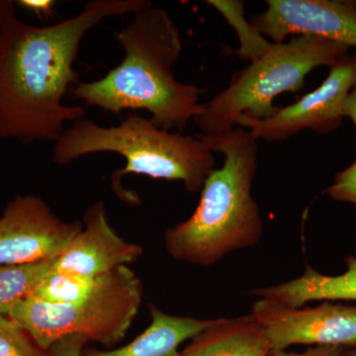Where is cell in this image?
<instances>
[{
	"mask_svg": "<svg viewBox=\"0 0 356 356\" xmlns=\"http://www.w3.org/2000/svg\"><path fill=\"white\" fill-rule=\"evenodd\" d=\"M147 0H93L55 24H28L13 17L0 41V142H54L65 122L83 118V106L64 104L79 83L74 70L86 34L102 21L135 14Z\"/></svg>",
	"mask_w": 356,
	"mask_h": 356,
	"instance_id": "obj_1",
	"label": "cell"
},
{
	"mask_svg": "<svg viewBox=\"0 0 356 356\" xmlns=\"http://www.w3.org/2000/svg\"><path fill=\"white\" fill-rule=\"evenodd\" d=\"M115 38L124 50L120 64L97 81L74 84V97L115 115L145 110L156 126L170 132H181L202 113L199 99L205 90L180 83L173 74L182 39L168 11L153 6L140 9Z\"/></svg>",
	"mask_w": 356,
	"mask_h": 356,
	"instance_id": "obj_2",
	"label": "cell"
},
{
	"mask_svg": "<svg viewBox=\"0 0 356 356\" xmlns=\"http://www.w3.org/2000/svg\"><path fill=\"white\" fill-rule=\"evenodd\" d=\"M197 136L215 154L224 156V165L206 178L193 214L166 229L165 245L177 261L209 266L261 242L264 221L252 194L257 140L242 127L218 137Z\"/></svg>",
	"mask_w": 356,
	"mask_h": 356,
	"instance_id": "obj_3",
	"label": "cell"
},
{
	"mask_svg": "<svg viewBox=\"0 0 356 356\" xmlns=\"http://www.w3.org/2000/svg\"><path fill=\"white\" fill-rule=\"evenodd\" d=\"M98 153H114L125 159V168L115 172L117 181L134 173L181 181L191 193L202 189L216 165L214 152L198 136L163 130L151 118L136 113H128L116 127H103L90 119L72 122L54 145L53 161L67 165Z\"/></svg>",
	"mask_w": 356,
	"mask_h": 356,
	"instance_id": "obj_4",
	"label": "cell"
},
{
	"mask_svg": "<svg viewBox=\"0 0 356 356\" xmlns=\"http://www.w3.org/2000/svg\"><path fill=\"white\" fill-rule=\"evenodd\" d=\"M350 47L314 36L293 37L271 44L261 58L232 77L228 88L204 104L196 117L198 135L218 137L234 130L240 117L266 119L276 113L273 100L286 92H297L316 67H332L348 55Z\"/></svg>",
	"mask_w": 356,
	"mask_h": 356,
	"instance_id": "obj_5",
	"label": "cell"
},
{
	"mask_svg": "<svg viewBox=\"0 0 356 356\" xmlns=\"http://www.w3.org/2000/svg\"><path fill=\"white\" fill-rule=\"evenodd\" d=\"M143 283L127 266L99 276L81 301L51 305L32 298L17 302L7 318L19 325L40 348L49 350L65 337L79 334L113 348L132 325L143 301Z\"/></svg>",
	"mask_w": 356,
	"mask_h": 356,
	"instance_id": "obj_6",
	"label": "cell"
},
{
	"mask_svg": "<svg viewBox=\"0 0 356 356\" xmlns=\"http://www.w3.org/2000/svg\"><path fill=\"white\" fill-rule=\"evenodd\" d=\"M356 81V54L344 56L332 65L329 76L299 102L266 119L242 116L236 125L247 129L257 139L280 142L306 129L320 134L334 132L343 119L344 99Z\"/></svg>",
	"mask_w": 356,
	"mask_h": 356,
	"instance_id": "obj_7",
	"label": "cell"
},
{
	"mask_svg": "<svg viewBox=\"0 0 356 356\" xmlns=\"http://www.w3.org/2000/svg\"><path fill=\"white\" fill-rule=\"evenodd\" d=\"M83 227L63 221L37 196L17 195L0 217V264L57 259Z\"/></svg>",
	"mask_w": 356,
	"mask_h": 356,
	"instance_id": "obj_8",
	"label": "cell"
},
{
	"mask_svg": "<svg viewBox=\"0 0 356 356\" xmlns=\"http://www.w3.org/2000/svg\"><path fill=\"white\" fill-rule=\"evenodd\" d=\"M250 315L271 350H286L294 344L356 348V305L325 302L314 308H288L259 299Z\"/></svg>",
	"mask_w": 356,
	"mask_h": 356,
	"instance_id": "obj_9",
	"label": "cell"
},
{
	"mask_svg": "<svg viewBox=\"0 0 356 356\" xmlns=\"http://www.w3.org/2000/svg\"><path fill=\"white\" fill-rule=\"evenodd\" d=\"M266 6L250 23L274 44L289 36H314L356 48V2L267 0Z\"/></svg>",
	"mask_w": 356,
	"mask_h": 356,
	"instance_id": "obj_10",
	"label": "cell"
},
{
	"mask_svg": "<svg viewBox=\"0 0 356 356\" xmlns=\"http://www.w3.org/2000/svg\"><path fill=\"white\" fill-rule=\"evenodd\" d=\"M83 225L69 248L56 259L51 270L96 278L132 264L143 254L139 245L126 242L114 231L102 201L89 206Z\"/></svg>",
	"mask_w": 356,
	"mask_h": 356,
	"instance_id": "obj_11",
	"label": "cell"
},
{
	"mask_svg": "<svg viewBox=\"0 0 356 356\" xmlns=\"http://www.w3.org/2000/svg\"><path fill=\"white\" fill-rule=\"evenodd\" d=\"M149 313L151 325L130 343L109 350L86 346L81 356H177L180 344L216 325L219 320L177 317L154 305L149 306Z\"/></svg>",
	"mask_w": 356,
	"mask_h": 356,
	"instance_id": "obj_12",
	"label": "cell"
},
{
	"mask_svg": "<svg viewBox=\"0 0 356 356\" xmlns=\"http://www.w3.org/2000/svg\"><path fill=\"white\" fill-rule=\"evenodd\" d=\"M344 261L348 270L339 275H324L307 264L305 273L296 280L250 293L288 308H302L317 300L356 301V257L350 254Z\"/></svg>",
	"mask_w": 356,
	"mask_h": 356,
	"instance_id": "obj_13",
	"label": "cell"
},
{
	"mask_svg": "<svg viewBox=\"0 0 356 356\" xmlns=\"http://www.w3.org/2000/svg\"><path fill=\"white\" fill-rule=\"evenodd\" d=\"M270 343L250 314L219 318L217 324L194 337L177 356H266Z\"/></svg>",
	"mask_w": 356,
	"mask_h": 356,
	"instance_id": "obj_14",
	"label": "cell"
},
{
	"mask_svg": "<svg viewBox=\"0 0 356 356\" xmlns=\"http://www.w3.org/2000/svg\"><path fill=\"white\" fill-rule=\"evenodd\" d=\"M55 261L0 264V315L7 317L17 302L27 298L50 271Z\"/></svg>",
	"mask_w": 356,
	"mask_h": 356,
	"instance_id": "obj_15",
	"label": "cell"
},
{
	"mask_svg": "<svg viewBox=\"0 0 356 356\" xmlns=\"http://www.w3.org/2000/svg\"><path fill=\"white\" fill-rule=\"evenodd\" d=\"M97 278L86 277L64 271L51 270L27 298L51 305H65L81 301L92 291Z\"/></svg>",
	"mask_w": 356,
	"mask_h": 356,
	"instance_id": "obj_16",
	"label": "cell"
},
{
	"mask_svg": "<svg viewBox=\"0 0 356 356\" xmlns=\"http://www.w3.org/2000/svg\"><path fill=\"white\" fill-rule=\"evenodd\" d=\"M207 3L224 14L238 31L241 47L236 51V55L254 62L269 50L273 43L267 41L266 37L262 36L261 33L257 31L252 23L243 19L245 6L243 2L210 0Z\"/></svg>",
	"mask_w": 356,
	"mask_h": 356,
	"instance_id": "obj_17",
	"label": "cell"
},
{
	"mask_svg": "<svg viewBox=\"0 0 356 356\" xmlns=\"http://www.w3.org/2000/svg\"><path fill=\"white\" fill-rule=\"evenodd\" d=\"M0 356H51L10 318L0 315Z\"/></svg>",
	"mask_w": 356,
	"mask_h": 356,
	"instance_id": "obj_18",
	"label": "cell"
},
{
	"mask_svg": "<svg viewBox=\"0 0 356 356\" xmlns=\"http://www.w3.org/2000/svg\"><path fill=\"white\" fill-rule=\"evenodd\" d=\"M327 193L332 200L356 206V159L353 165L337 173L334 184L327 188Z\"/></svg>",
	"mask_w": 356,
	"mask_h": 356,
	"instance_id": "obj_19",
	"label": "cell"
},
{
	"mask_svg": "<svg viewBox=\"0 0 356 356\" xmlns=\"http://www.w3.org/2000/svg\"><path fill=\"white\" fill-rule=\"evenodd\" d=\"M88 343V339L79 334L65 337L51 346V356H81Z\"/></svg>",
	"mask_w": 356,
	"mask_h": 356,
	"instance_id": "obj_20",
	"label": "cell"
},
{
	"mask_svg": "<svg viewBox=\"0 0 356 356\" xmlns=\"http://www.w3.org/2000/svg\"><path fill=\"white\" fill-rule=\"evenodd\" d=\"M16 6H19L25 10L36 15L40 19H49L55 13L57 2L53 0H19L15 1Z\"/></svg>",
	"mask_w": 356,
	"mask_h": 356,
	"instance_id": "obj_21",
	"label": "cell"
},
{
	"mask_svg": "<svg viewBox=\"0 0 356 356\" xmlns=\"http://www.w3.org/2000/svg\"><path fill=\"white\" fill-rule=\"evenodd\" d=\"M344 348L339 346H315L304 353H288L286 350H271L266 356H343Z\"/></svg>",
	"mask_w": 356,
	"mask_h": 356,
	"instance_id": "obj_22",
	"label": "cell"
},
{
	"mask_svg": "<svg viewBox=\"0 0 356 356\" xmlns=\"http://www.w3.org/2000/svg\"><path fill=\"white\" fill-rule=\"evenodd\" d=\"M16 2L13 0H0V41L7 25L15 17Z\"/></svg>",
	"mask_w": 356,
	"mask_h": 356,
	"instance_id": "obj_23",
	"label": "cell"
},
{
	"mask_svg": "<svg viewBox=\"0 0 356 356\" xmlns=\"http://www.w3.org/2000/svg\"><path fill=\"white\" fill-rule=\"evenodd\" d=\"M343 114L353 122L356 129V81L344 99Z\"/></svg>",
	"mask_w": 356,
	"mask_h": 356,
	"instance_id": "obj_24",
	"label": "cell"
},
{
	"mask_svg": "<svg viewBox=\"0 0 356 356\" xmlns=\"http://www.w3.org/2000/svg\"><path fill=\"white\" fill-rule=\"evenodd\" d=\"M343 356H356V348H344Z\"/></svg>",
	"mask_w": 356,
	"mask_h": 356,
	"instance_id": "obj_25",
	"label": "cell"
}]
</instances>
